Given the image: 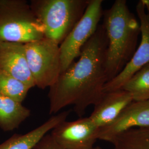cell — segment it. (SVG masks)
Here are the masks:
<instances>
[{
	"label": "cell",
	"mask_w": 149,
	"mask_h": 149,
	"mask_svg": "<svg viewBox=\"0 0 149 149\" xmlns=\"http://www.w3.org/2000/svg\"><path fill=\"white\" fill-rule=\"evenodd\" d=\"M108 40L102 24L82 48L74 61L49 87V113L57 114L63 108L73 106L82 117L87 108L95 106L103 95L108 82L106 68Z\"/></svg>",
	"instance_id": "1"
},
{
	"label": "cell",
	"mask_w": 149,
	"mask_h": 149,
	"mask_svg": "<svg viewBox=\"0 0 149 149\" xmlns=\"http://www.w3.org/2000/svg\"><path fill=\"white\" fill-rule=\"evenodd\" d=\"M102 17L108 40L106 68L108 82L120 73L133 57L141 31L126 0H116L103 11Z\"/></svg>",
	"instance_id": "2"
},
{
	"label": "cell",
	"mask_w": 149,
	"mask_h": 149,
	"mask_svg": "<svg viewBox=\"0 0 149 149\" xmlns=\"http://www.w3.org/2000/svg\"><path fill=\"white\" fill-rule=\"evenodd\" d=\"M89 0H31L32 11L44 27V38L60 45L82 17Z\"/></svg>",
	"instance_id": "3"
},
{
	"label": "cell",
	"mask_w": 149,
	"mask_h": 149,
	"mask_svg": "<svg viewBox=\"0 0 149 149\" xmlns=\"http://www.w3.org/2000/svg\"><path fill=\"white\" fill-rule=\"evenodd\" d=\"M44 38V27L26 0H0V43L25 44Z\"/></svg>",
	"instance_id": "4"
},
{
	"label": "cell",
	"mask_w": 149,
	"mask_h": 149,
	"mask_svg": "<svg viewBox=\"0 0 149 149\" xmlns=\"http://www.w3.org/2000/svg\"><path fill=\"white\" fill-rule=\"evenodd\" d=\"M24 48L35 86L42 90L52 86L61 73L60 45L43 38L25 44Z\"/></svg>",
	"instance_id": "5"
},
{
	"label": "cell",
	"mask_w": 149,
	"mask_h": 149,
	"mask_svg": "<svg viewBox=\"0 0 149 149\" xmlns=\"http://www.w3.org/2000/svg\"><path fill=\"white\" fill-rule=\"evenodd\" d=\"M102 3V0H89L80 21L60 45L61 73L79 58L82 48L96 32L103 16Z\"/></svg>",
	"instance_id": "6"
},
{
	"label": "cell",
	"mask_w": 149,
	"mask_h": 149,
	"mask_svg": "<svg viewBox=\"0 0 149 149\" xmlns=\"http://www.w3.org/2000/svg\"><path fill=\"white\" fill-rule=\"evenodd\" d=\"M98 129L90 117L65 120L51 131V135L63 149H92L98 139Z\"/></svg>",
	"instance_id": "7"
},
{
	"label": "cell",
	"mask_w": 149,
	"mask_h": 149,
	"mask_svg": "<svg viewBox=\"0 0 149 149\" xmlns=\"http://www.w3.org/2000/svg\"><path fill=\"white\" fill-rule=\"evenodd\" d=\"M136 11L140 21V44L120 73L106 84L103 88L104 93L121 88L137 71L149 63V14L140 1L136 6Z\"/></svg>",
	"instance_id": "8"
},
{
	"label": "cell",
	"mask_w": 149,
	"mask_h": 149,
	"mask_svg": "<svg viewBox=\"0 0 149 149\" xmlns=\"http://www.w3.org/2000/svg\"><path fill=\"white\" fill-rule=\"evenodd\" d=\"M149 128V100L133 101L109 125L98 129V139L111 143L129 130Z\"/></svg>",
	"instance_id": "9"
},
{
	"label": "cell",
	"mask_w": 149,
	"mask_h": 149,
	"mask_svg": "<svg viewBox=\"0 0 149 149\" xmlns=\"http://www.w3.org/2000/svg\"><path fill=\"white\" fill-rule=\"evenodd\" d=\"M0 72L21 81L31 88L36 87L27 63L23 44L0 43Z\"/></svg>",
	"instance_id": "10"
},
{
	"label": "cell",
	"mask_w": 149,
	"mask_h": 149,
	"mask_svg": "<svg viewBox=\"0 0 149 149\" xmlns=\"http://www.w3.org/2000/svg\"><path fill=\"white\" fill-rule=\"evenodd\" d=\"M133 101L132 95L122 88L104 93L89 117L98 128H102L113 122Z\"/></svg>",
	"instance_id": "11"
},
{
	"label": "cell",
	"mask_w": 149,
	"mask_h": 149,
	"mask_svg": "<svg viewBox=\"0 0 149 149\" xmlns=\"http://www.w3.org/2000/svg\"><path fill=\"white\" fill-rule=\"evenodd\" d=\"M70 111L54 115L40 126L24 134H14L0 144V149H33L40 140L59 123L66 120Z\"/></svg>",
	"instance_id": "12"
},
{
	"label": "cell",
	"mask_w": 149,
	"mask_h": 149,
	"mask_svg": "<svg viewBox=\"0 0 149 149\" xmlns=\"http://www.w3.org/2000/svg\"><path fill=\"white\" fill-rule=\"evenodd\" d=\"M29 109L22 103L0 95V128L4 132H10L18 128L30 117Z\"/></svg>",
	"instance_id": "13"
},
{
	"label": "cell",
	"mask_w": 149,
	"mask_h": 149,
	"mask_svg": "<svg viewBox=\"0 0 149 149\" xmlns=\"http://www.w3.org/2000/svg\"><path fill=\"white\" fill-rule=\"evenodd\" d=\"M111 143L113 149H149V128L129 130L118 135Z\"/></svg>",
	"instance_id": "14"
},
{
	"label": "cell",
	"mask_w": 149,
	"mask_h": 149,
	"mask_svg": "<svg viewBox=\"0 0 149 149\" xmlns=\"http://www.w3.org/2000/svg\"><path fill=\"white\" fill-rule=\"evenodd\" d=\"M121 88L132 95L134 101L149 100V63L137 71Z\"/></svg>",
	"instance_id": "15"
},
{
	"label": "cell",
	"mask_w": 149,
	"mask_h": 149,
	"mask_svg": "<svg viewBox=\"0 0 149 149\" xmlns=\"http://www.w3.org/2000/svg\"><path fill=\"white\" fill-rule=\"evenodd\" d=\"M31 89L21 81L0 72V95L22 103Z\"/></svg>",
	"instance_id": "16"
},
{
	"label": "cell",
	"mask_w": 149,
	"mask_h": 149,
	"mask_svg": "<svg viewBox=\"0 0 149 149\" xmlns=\"http://www.w3.org/2000/svg\"><path fill=\"white\" fill-rule=\"evenodd\" d=\"M33 149H63L54 140L50 134H46L36 145Z\"/></svg>",
	"instance_id": "17"
},
{
	"label": "cell",
	"mask_w": 149,
	"mask_h": 149,
	"mask_svg": "<svg viewBox=\"0 0 149 149\" xmlns=\"http://www.w3.org/2000/svg\"><path fill=\"white\" fill-rule=\"evenodd\" d=\"M140 1L144 6L145 10H146L147 13L149 14V0H140Z\"/></svg>",
	"instance_id": "18"
},
{
	"label": "cell",
	"mask_w": 149,
	"mask_h": 149,
	"mask_svg": "<svg viewBox=\"0 0 149 149\" xmlns=\"http://www.w3.org/2000/svg\"><path fill=\"white\" fill-rule=\"evenodd\" d=\"M92 149H102V148L99 146H95Z\"/></svg>",
	"instance_id": "19"
}]
</instances>
